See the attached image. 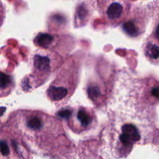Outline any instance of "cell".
Instances as JSON below:
<instances>
[{"label": "cell", "mask_w": 159, "mask_h": 159, "mask_svg": "<svg viewBox=\"0 0 159 159\" xmlns=\"http://www.w3.org/2000/svg\"><path fill=\"white\" fill-rule=\"evenodd\" d=\"M11 135L45 155H55L67 142L59 120L40 111L19 110L7 123Z\"/></svg>", "instance_id": "obj_1"}, {"label": "cell", "mask_w": 159, "mask_h": 159, "mask_svg": "<svg viewBox=\"0 0 159 159\" xmlns=\"http://www.w3.org/2000/svg\"><path fill=\"white\" fill-rule=\"evenodd\" d=\"M140 139L141 134L138 127L127 122L112 124L103 134L104 147L114 157H125Z\"/></svg>", "instance_id": "obj_2"}, {"label": "cell", "mask_w": 159, "mask_h": 159, "mask_svg": "<svg viewBox=\"0 0 159 159\" xmlns=\"http://www.w3.org/2000/svg\"><path fill=\"white\" fill-rule=\"evenodd\" d=\"M77 74V70L73 68L71 65L63 67L47 89L48 99L56 105L66 102L75 90Z\"/></svg>", "instance_id": "obj_3"}, {"label": "cell", "mask_w": 159, "mask_h": 159, "mask_svg": "<svg viewBox=\"0 0 159 159\" xmlns=\"http://www.w3.org/2000/svg\"><path fill=\"white\" fill-rule=\"evenodd\" d=\"M58 115L66 119L69 128L76 134L89 130L97 123L95 112L91 108L82 106L61 111Z\"/></svg>", "instance_id": "obj_4"}, {"label": "cell", "mask_w": 159, "mask_h": 159, "mask_svg": "<svg viewBox=\"0 0 159 159\" xmlns=\"http://www.w3.org/2000/svg\"><path fill=\"white\" fill-rule=\"evenodd\" d=\"M56 58L52 52H40L35 54L32 58V68L34 73L48 75L55 67Z\"/></svg>", "instance_id": "obj_5"}, {"label": "cell", "mask_w": 159, "mask_h": 159, "mask_svg": "<svg viewBox=\"0 0 159 159\" xmlns=\"http://www.w3.org/2000/svg\"><path fill=\"white\" fill-rule=\"evenodd\" d=\"M143 85L141 88L139 98L142 102L147 103V104H156L159 103V81L157 80H150L142 81Z\"/></svg>", "instance_id": "obj_6"}, {"label": "cell", "mask_w": 159, "mask_h": 159, "mask_svg": "<svg viewBox=\"0 0 159 159\" xmlns=\"http://www.w3.org/2000/svg\"><path fill=\"white\" fill-rule=\"evenodd\" d=\"M12 136L13 137L11 138H1V155L4 157L11 158L12 157V155H14L13 157H15V155H17L19 158H23L20 155H24L25 148H24L22 145L20 143V140L19 139H17V138L14 135Z\"/></svg>", "instance_id": "obj_7"}, {"label": "cell", "mask_w": 159, "mask_h": 159, "mask_svg": "<svg viewBox=\"0 0 159 159\" xmlns=\"http://www.w3.org/2000/svg\"><path fill=\"white\" fill-rule=\"evenodd\" d=\"M124 7L119 2H114L109 4L106 11V15L107 19L111 22H117L119 21L123 15Z\"/></svg>", "instance_id": "obj_8"}, {"label": "cell", "mask_w": 159, "mask_h": 159, "mask_svg": "<svg viewBox=\"0 0 159 159\" xmlns=\"http://www.w3.org/2000/svg\"><path fill=\"white\" fill-rule=\"evenodd\" d=\"M55 41L54 36L45 33H40L34 39L35 45L45 49L52 48L53 44L55 43Z\"/></svg>", "instance_id": "obj_9"}, {"label": "cell", "mask_w": 159, "mask_h": 159, "mask_svg": "<svg viewBox=\"0 0 159 159\" xmlns=\"http://www.w3.org/2000/svg\"><path fill=\"white\" fill-rule=\"evenodd\" d=\"M122 27L124 32L131 37H136L140 34L139 28L133 20H128L124 22Z\"/></svg>", "instance_id": "obj_10"}, {"label": "cell", "mask_w": 159, "mask_h": 159, "mask_svg": "<svg viewBox=\"0 0 159 159\" xmlns=\"http://www.w3.org/2000/svg\"><path fill=\"white\" fill-rule=\"evenodd\" d=\"M1 91H2L4 89L6 90L9 86L11 84V80L9 76H7V75L2 74L1 75Z\"/></svg>", "instance_id": "obj_11"}]
</instances>
